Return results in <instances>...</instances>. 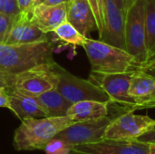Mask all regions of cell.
<instances>
[{
	"instance_id": "10",
	"label": "cell",
	"mask_w": 155,
	"mask_h": 154,
	"mask_svg": "<svg viewBox=\"0 0 155 154\" xmlns=\"http://www.w3.org/2000/svg\"><path fill=\"white\" fill-rule=\"evenodd\" d=\"M69 154H150V144L134 141L103 139L74 146Z\"/></svg>"
},
{
	"instance_id": "31",
	"label": "cell",
	"mask_w": 155,
	"mask_h": 154,
	"mask_svg": "<svg viewBox=\"0 0 155 154\" xmlns=\"http://www.w3.org/2000/svg\"><path fill=\"white\" fill-rule=\"evenodd\" d=\"M69 0H45L43 4L47 5H56L64 3H67Z\"/></svg>"
},
{
	"instance_id": "19",
	"label": "cell",
	"mask_w": 155,
	"mask_h": 154,
	"mask_svg": "<svg viewBox=\"0 0 155 154\" xmlns=\"http://www.w3.org/2000/svg\"><path fill=\"white\" fill-rule=\"evenodd\" d=\"M145 32L149 64L155 61V0H145Z\"/></svg>"
},
{
	"instance_id": "8",
	"label": "cell",
	"mask_w": 155,
	"mask_h": 154,
	"mask_svg": "<svg viewBox=\"0 0 155 154\" xmlns=\"http://www.w3.org/2000/svg\"><path fill=\"white\" fill-rule=\"evenodd\" d=\"M155 127V120L147 115L134 114V112L114 117L104 133V139L134 141Z\"/></svg>"
},
{
	"instance_id": "16",
	"label": "cell",
	"mask_w": 155,
	"mask_h": 154,
	"mask_svg": "<svg viewBox=\"0 0 155 154\" xmlns=\"http://www.w3.org/2000/svg\"><path fill=\"white\" fill-rule=\"evenodd\" d=\"M8 109L21 121L29 118L46 117L36 97L26 96L12 89H8Z\"/></svg>"
},
{
	"instance_id": "26",
	"label": "cell",
	"mask_w": 155,
	"mask_h": 154,
	"mask_svg": "<svg viewBox=\"0 0 155 154\" xmlns=\"http://www.w3.org/2000/svg\"><path fill=\"white\" fill-rule=\"evenodd\" d=\"M136 141L141 142V143H149V144H155V129L153 128V129L147 131L146 133H144L143 134L139 136L136 139Z\"/></svg>"
},
{
	"instance_id": "33",
	"label": "cell",
	"mask_w": 155,
	"mask_h": 154,
	"mask_svg": "<svg viewBox=\"0 0 155 154\" xmlns=\"http://www.w3.org/2000/svg\"><path fill=\"white\" fill-rule=\"evenodd\" d=\"M45 1V0H35L34 7H35V6H36V5H40V4H43ZM32 11H33V10H32Z\"/></svg>"
},
{
	"instance_id": "15",
	"label": "cell",
	"mask_w": 155,
	"mask_h": 154,
	"mask_svg": "<svg viewBox=\"0 0 155 154\" xmlns=\"http://www.w3.org/2000/svg\"><path fill=\"white\" fill-rule=\"evenodd\" d=\"M67 21L82 34H88L97 30L93 10L87 0H69L67 2Z\"/></svg>"
},
{
	"instance_id": "11",
	"label": "cell",
	"mask_w": 155,
	"mask_h": 154,
	"mask_svg": "<svg viewBox=\"0 0 155 154\" xmlns=\"http://www.w3.org/2000/svg\"><path fill=\"white\" fill-rule=\"evenodd\" d=\"M99 40L126 51L125 13L114 0H104V24Z\"/></svg>"
},
{
	"instance_id": "17",
	"label": "cell",
	"mask_w": 155,
	"mask_h": 154,
	"mask_svg": "<svg viewBox=\"0 0 155 154\" xmlns=\"http://www.w3.org/2000/svg\"><path fill=\"white\" fill-rule=\"evenodd\" d=\"M109 104L97 101H82L73 103L67 115L74 122L95 120L109 115Z\"/></svg>"
},
{
	"instance_id": "5",
	"label": "cell",
	"mask_w": 155,
	"mask_h": 154,
	"mask_svg": "<svg viewBox=\"0 0 155 154\" xmlns=\"http://www.w3.org/2000/svg\"><path fill=\"white\" fill-rule=\"evenodd\" d=\"M58 82L56 63L41 64L15 75L12 90L30 97L55 89Z\"/></svg>"
},
{
	"instance_id": "3",
	"label": "cell",
	"mask_w": 155,
	"mask_h": 154,
	"mask_svg": "<svg viewBox=\"0 0 155 154\" xmlns=\"http://www.w3.org/2000/svg\"><path fill=\"white\" fill-rule=\"evenodd\" d=\"M83 48L93 72L116 74L128 72L137 67L134 57L127 51L100 40L87 37Z\"/></svg>"
},
{
	"instance_id": "22",
	"label": "cell",
	"mask_w": 155,
	"mask_h": 154,
	"mask_svg": "<svg viewBox=\"0 0 155 154\" xmlns=\"http://www.w3.org/2000/svg\"><path fill=\"white\" fill-rule=\"evenodd\" d=\"M96 21L97 31L100 34L103 31L104 24V0H87Z\"/></svg>"
},
{
	"instance_id": "13",
	"label": "cell",
	"mask_w": 155,
	"mask_h": 154,
	"mask_svg": "<svg viewBox=\"0 0 155 154\" xmlns=\"http://www.w3.org/2000/svg\"><path fill=\"white\" fill-rule=\"evenodd\" d=\"M129 93L136 103L133 112L144 109L146 105L155 102V77L135 68L131 79Z\"/></svg>"
},
{
	"instance_id": "29",
	"label": "cell",
	"mask_w": 155,
	"mask_h": 154,
	"mask_svg": "<svg viewBox=\"0 0 155 154\" xmlns=\"http://www.w3.org/2000/svg\"><path fill=\"white\" fill-rule=\"evenodd\" d=\"M0 107L8 108V89L0 88Z\"/></svg>"
},
{
	"instance_id": "28",
	"label": "cell",
	"mask_w": 155,
	"mask_h": 154,
	"mask_svg": "<svg viewBox=\"0 0 155 154\" xmlns=\"http://www.w3.org/2000/svg\"><path fill=\"white\" fill-rule=\"evenodd\" d=\"M114 3L117 5V6L126 15L127 10L133 5V4L136 1V0H114Z\"/></svg>"
},
{
	"instance_id": "1",
	"label": "cell",
	"mask_w": 155,
	"mask_h": 154,
	"mask_svg": "<svg viewBox=\"0 0 155 154\" xmlns=\"http://www.w3.org/2000/svg\"><path fill=\"white\" fill-rule=\"evenodd\" d=\"M73 123L68 115L25 119L15 132L14 147L17 151L45 150L52 139Z\"/></svg>"
},
{
	"instance_id": "35",
	"label": "cell",
	"mask_w": 155,
	"mask_h": 154,
	"mask_svg": "<svg viewBox=\"0 0 155 154\" xmlns=\"http://www.w3.org/2000/svg\"><path fill=\"white\" fill-rule=\"evenodd\" d=\"M146 65H153V66H155V61L153 62V63H151V64H146Z\"/></svg>"
},
{
	"instance_id": "2",
	"label": "cell",
	"mask_w": 155,
	"mask_h": 154,
	"mask_svg": "<svg viewBox=\"0 0 155 154\" xmlns=\"http://www.w3.org/2000/svg\"><path fill=\"white\" fill-rule=\"evenodd\" d=\"M53 52L50 40L28 44L0 43V71L16 74L41 64L54 63Z\"/></svg>"
},
{
	"instance_id": "6",
	"label": "cell",
	"mask_w": 155,
	"mask_h": 154,
	"mask_svg": "<svg viewBox=\"0 0 155 154\" xmlns=\"http://www.w3.org/2000/svg\"><path fill=\"white\" fill-rule=\"evenodd\" d=\"M56 70L58 82L55 89L70 103H75L82 101L112 103L108 94L91 81L74 75L58 64H56Z\"/></svg>"
},
{
	"instance_id": "9",
	"label": "cell",
	"mask_w": 155,
	"mask_h": 154,
	"mask_svg": "<svg viewBox=\"0 0 155 154\" xmlns=\"http://www.w3.org/2000/svg\"><path fill=\"white\" fill-rule=\"evenodd\" d=\"M114 117L103 118L74 123L62 130L55 138L64 140L70 145L76 146L99 142L104 139V133Z\"/></svg>"
},
{
	"instance_id": "25",
	"label": "cell",
	"mask_w": 155,
	"mask_h": 154,
	"mask_svg": "<svg viewBox=\"0 0 155 154\" xmlns=\"http://www.w3.org/2000/svg\"><path fill=\"white\" fill-rule=\"evenodd\" d=\"M15 75L12 74H7L0 71V88L11 89L14 84Z\"/></svg>"
},
{
	"instance_id": "21",
	"label": "cell",
	"mask_w": 155,
	"mask_h": 154,
	"mask_svg": "<svg viewBox=\"0 0 155 154\" xmlns=\"http://www.w3.org/2000/svg\"><path fill=\"white\" fill-rule=\"evenodd\" d=\"M73 146L59 138L52 139L45 148L46 154H69Z\"/></svg>"
},
{
	"instance_id": "27",
	"label": "cell",
	"mask_w": 155,
	"mask_h": 154,
	"mask_svg": "<svg viewBox=\"0 0 155 154\" xmlns=\"http://www.w3.org/2000/svg\"><path fill=\"white\" fill-rule=\"evenodd\" d=\"M35 0H17L18 7L20 12L32 14V10L34 8Z\"/></svg>"
},
{
	"instance_id": "20",
	"label": "cell",
	"mask_w": 155,
	"mask_h": 154,
	"mask_svg": "<svg viewBox=\"0 0 155 154\" xmlns=\"http://www.w3.org/2000/svg\"><path fill=\"white\" fill-rule=\"evenodd\" d=\"M56 39L64 43L65 45H71L74 47L82 46L85 43L87 36L82 34L74 26H73L68 21L64 22L53 32Z\"/></svg>"
},
{
	"instance_id": "34",
	"label": "cell",
	"mask_w": 155,
	"mask_h": 154,
	"mask_svg": "<svg viewBox=\"0 0 155 154\" xmlns=\"http://www.w3.org/2000/svg\"><path fill=\"white\" fill-rule=\"evenodd\" d=\"M150 108H155V102L154 103H150V104H148V105H146V106L144 107V109H150Z\"/></svg>"
},
{
	"instance_id": "14",
	"label": "cell",
	"mask_w": 155,
	"mask_h": 154,
	"mask_svg": "<svg viewBox=\"0 0 155 154\" xmlns=\"http://www.w3.org/2000/svg\"><path fill=\"white\" fill-rule=\"evenodd\" d=\"M66 13L67 3L56 5L40 4L33 8L31 21L44 33L48 34L50 32H54L56 27L67 21Z\"/></svg>"
},
{
	"instance_id": "4",
	"label": "cell",
	"mask_w": 155,
	"mask_h": 154,
	"mask_svg": "<svg viewBox=\"0 0 155 154\" xmlns=\"http://www.w3.org/2000/svg\"><path fill=\"white\" fill-rule=\"evenodd\" d=\"M126 51L137 67L147 64L148 51L145 32V0H136L125 15Z\"/></svg>"
},
{
	"instance_id": "30",
	"label": "cell",
	"mask_w": 155,
	"mask_h": 154,
	"mask_svg": "<svg viewBox=\"0 0 155 154\" xmlns=\"http://www.w3.org/2000/svg\"><path fill=\"white\" fill-rule=\"evenodd\" d=\"M136 68H139L150 74H152L153 76L155 77V66H153V65H143V66H140V67H136Z\"/></svg>"
},
{
	"instance_id": "18",
	"label": "cell",
	"mask_w": 155,
	"mask_h": 154,
	"mask_svg": "<svg viewBox=\"0 0 155 154\" xmlns=\"http://www.w3.org/2000/svg\"><path fill=\"white\" fill-rule=\"evenodd\" d=\"M46 117H61L67 115L68 109L73 104L56 89L49 90L36 97Z\"/></svg>"
},
{
	"instance_id": "24",
	"label": "cell",
	"mask_w": 155,
	"mask_h": 154,
	"mask_svg": "<svg viewBox=\"0 0 155 154\" xmlns=\"http://www.w3.org/2000/svg\"><path fill=\"white\" fill-rule=\"evenodd\" d=\"M0 13L16 15L20 13L17 0H0Z\"/></svg>"
},
{
	"instance_id": "32",
	"label": "cell",
	"mask_w": 155,
	"mask_h": 154,
	"mask_svg": "<svg viewBox=\"0 0 155 154\" xmlns=\"http://www.w3.org/2000/svg\"><path fill=\"white\" fill-rule=\"evenodd\" d=\"M150 154H155V144H150Z\"/></svg>"
},
{
	"instance_id": "23",
	"label": "cell",
	"mask_w": 155,
	"mask_h": 154,
	"mask_svg": "<svg viewBox=\"0 0 155 154\" xmlns=\"http://www.w3.org/2000/svg\"><path fill=\"white\" fill-rule=\"evenodd\" d=\"M15 15L0 13V43H5Z\"/></svg>"
},
{
	"instance_id": "12",
	"label": "cell",
	"mask_w": 155,
	"mask_h": 154,
	"mask_svg": "<svg viewBox=\"0 0 155 154\" xmlns=\"http://www.w3.org/2000/svg\"><path fill=\"white\" fill-rule=\"evenodd\" d=\"M49 40L44 33L31 21V14L20 12L15 15L5 44H28Z\"/></svg>"
},
{
	"instance_id": "7",
	"label": "cell",
	"mask_w": 155,
	"mask_h": 154,
	"mask_svg": "<svg viewBox=\"0 0 155 154\" xmlns=\"http://www.w3.org/2000/svg\"><path fill=\"white\" fill-rule=\"evenodd\" d=\"M134 69L116 74H103L91 71L88 80L98 85L108 94L111 103L120 104L125 107L128 112H133L136 103L130 95L129 89Z\"/></svg>"
},
{
	"instance_id": "36",
	"label": "cell",
	"mask_w": 155,
	"mask_h": 154,
	"mask_svg": "<svg viewBox=\"0 0 155 154\" xmlns=\"http://www.w3.org/2000/svg\"><path fill=\"white\" fill-rule=\"evenodd\" d=\"M154 129H155V127H154Z\"/></svg>"
}]
</instances>
